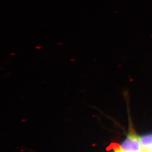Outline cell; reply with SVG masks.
Returning <instances> with one entry per match:
<instances>
[{
  "label": "cell",
  "instance_id": "277c9868",
  "mask_svg": "<svg viewBox=\"0 0 152 152\" xmlns=\"http://www.w3.org/2000/svg\"><path fill=\"white\" fill-rule=\"evenodd\" d=\"M141 152H152V148L148 149H141Z\"/></svg>",
  "mask_w": 152,
  "mask_h": 152
},
{
  "label": "cell",
  "instance_id": "7a4b0ae2",
  "mask_svg": "<svg viewBox=\"0 0 152 152\" xmlns=\"http://www.w3.org/2000/svg\"><path fill=\"white\" fill-rule=\"evenodd\" d=\"M141 149L152 148V134L145 135L140 137Z\"/></svg>",
  "mask_w": 152,
  "mask_h": 152
},
{
  "label": "cell",
  "instance_id": "6da1fadb",
  "mask_svg": "<svg viewBox=\"0 0 152 152\" xmlns=\"http://www.w3.org/2000/svg\"><path fill=\"white\" fill-rule=\"evenodd\" d=\"M121 149L125 152L141 151L140 137L134 132H130L121 145Z\"/></svg>",
  "mask_w": 152,
  "mask_h": 152
},
{
  "label": "cell",
  "instance_id": "3957f363",
  "mask_svg": "<svg viewBox=\"0 0 152 152\" xmlns=\"http://www.w3.org/2000/svg\"><path fill=\"white\" fill-rule=\"evenodd\" d=\"M113 147H114V152H125L124 151H123L121 149V148H120V146L119 145H113ZM141 152V151H140V152Z\"/></svg>",
  "mask_w": 152,
  "mask_h": 152
}]
</instances>
